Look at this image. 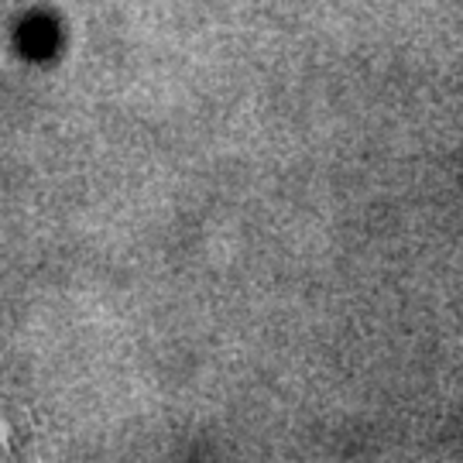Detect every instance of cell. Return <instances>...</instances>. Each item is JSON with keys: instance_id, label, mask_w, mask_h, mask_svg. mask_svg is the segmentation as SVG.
Returning <instances> with one entry per match:
<instances>
[{"instance_id": "1", "label": "cell", "mask_w": 463, "mask_h": 463, "mask_svg": "<svg viewBox=\"0 0 463 463\" xmlns=\"http://www.w3.org/2000/svg\"><path fill=\"white\" fill-rule=\"evenodd\" d=\"M7 443H11V415L0 402V447H7Z\"/></svg>"}]
</instances>
